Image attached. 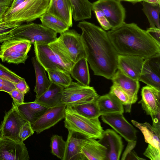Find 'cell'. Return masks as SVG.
I'll list each match as a JSON object with an SVG mask.
<instances>
[{"label":"cell","mask_w":160,"mask_h":160,"mask_svg":"<svg viewBox=\"0 0 160 160\" xmlns=\"http://www.w3.org/2000/svg\"><path fill=\"white\" fill-rule=\"evenodd\" d=\"M50 0H26L15 8L7 10L3 19L7 21L29 22L46 12Z\"/></svg>","instance_id":"obj_5"},{"label":"cell","mask_w":160,"mask_h":160,"mask_svg":"<svg viewBox=\"0 0 160 160\" xmlns=\"http://www.w3.org/2000/svg\"><path fill=\"white\" fill-rule=\"evenodd\" d=\"M106 148L96 139L88 138L82 152L86 160H106Z\"/></svg>","instance_id":"obj_23"},{"label":"cell","mask_w":160,"mask_h":160,"mask_svg":"<svg viewBox=\"0 0 160 160\" xmlns=\"http://www.w3.org/2000/svg\"><path fill=\"white\" fill-rule=\"evenodd\" d=\"M146 31L154 40L160 43V29L156 27H150L147 28Z\"/></svg>","instance_id":"obj_44"},{"label":"cell","mask_w":160,"mask_h":160,"mask_svg":"<svg viewBox=\"0 0 160 160\" xmlns=\"http://www.w3.org/2000/svg\"><path fill=\"white\" fill-rule=\"evenodd\" d=\"M0 77L13 83H17L23 78L0 63Z\"/></svg>","instance_id":"obj_38"},{"label":"cell","mask_w":160,"mask_h":160,"mask_svg":"<svg viewBox=\"0 0 160 160\" xmlns=\"http://www.w3.org/2000/svg\"><path fill=\"white\" fill-rule=\"evenodd\" d=\"M92 10L94 12L99 23L104 30H108L112 29L109 22L102 11L94 7H92Z\"/></svg>","instance_id":"obj_39"},{"label":"cell","mask_w":160,"mask_h":160,"mask_svg":"<svg viewBox=\"0 0 160 160\" xmlns=\"http://www.w3.org/2000/svg\"><path fill=\"white\" fill-rule=\"evenodd\" d=\"M99 96L93 87L72 82L63 88L61 102L66 106H73L94 101Z\"/></svg>","instance_id":"obj_8"},{"label":"cell","mask_w":160,"mask_h":160,"mask_svg":"<svg viewBox=\"0 0 160 160\" xmlns=\"http://www.w3.org/2000/svg\"><path fill=\"white\" fill-rule=\"evenodd\" d=\"M14 0H11L12 1V2Z\"/></svg>","instance_id":"obj_53"},{"label":"cell","mask_w":160,"mask_h":160,"mask_svg":"<svg viewBox=\"0 0 160 160\" xmlns=\"http://www.w3.org/2000/svg\"><path fill=\"white\" fill-rule=\"evenodd\" d=\"M39 18L42 25L57 33H62L68 30L70 28L64 22L46 12Z\"/></svg>","instance_id":"obj_31"},{"label":"cell","mask_w":160,"mask_h":160,"mask_svg":"<svg viewBox=\"0 0 160 160\" xmlns=\"http://www.w3.org/2000/svg\"><path fill=\"white\" fill-rule=\"evenodd\" d=\"M64 123L68 130L83 134L89 138L99 139L104 131L99 118H90L83 116L66 106Z\"/></svg>","instance_id":"obj_4"},{"label":"cell","mask_w":160,"mask_h":160,"mask_svg":"<svg viewBox=\"0 0 160 160\" xmlns=\"http://www.w3.org/2000/svg\"><path fill=\"white\" fill-rule=\"evenodd\" d=\"M128 142V143L127 146L121 158L122 160H125L127 156L133 149L135 146L136 143V140L129 141Z\"/></svg>","instance_id":"obj_45"},{"label":"cell","mask_w":160,"mask_h":160,"mask_svg":"<svg viewBox=\"0 0 160 160\" xmlns=\"http://www.w3.org/2000/svg\"><path fill=\"white\" fill-rule=\"evenodd\" d=\"M26 0H14L12 1L11 5L8 10H11L17 7Z\"/></svg>","instance_id":"obj_47"},{"label":"cell","mask_w":160,"mask_h":160,"mask_svg":"<svg viewBox=\"0 0 160 160\" xmlns=\"http://www.w3.org/2000/svg\"><path fill=\"white\" fill-rule=\"evenodd\" d=\"M118 1H128L130 2H132V3H136L139 2H142L143 1H144V0H117Z\"/></svg>","instance_id":"obj_51"},{"label":"cell","mask_w":160,"mask_h":160,"mask_svg":"<svg viewBox=\"0 0 160 160\" xmlns=\"http://www.w3.org/2000/svg\"><path fill=\"white\" fill-rule=\"evenodd\" d=\"M31 124L27 122L21 127L19 132V137L21 142H23L27 138L34 133Z\"/></svg>","instance_id":"obj_40"},{"label":"cell","mask_w":160,"mask_h":160,"mask_svg":"<svg viewBox=\"0 0 160 160\" xmlns=\"http://www.w3.org/2000/svg\"><path fill=\"white\" fill-rule=\"evenodd\" d=\"M131 122L142 132L145 141L148 146L160 149V130L147 122L140 123L134 120H132Z\"/></svg>","instance_id":"obj_27"},{"label":"cell","mask_w":160,"mask_h":160,"mask_svg":"<svg viewBox=\"0 0 160 160\" xmlns=\"http://www.w3.org/2000/svg\"><path fill=\"white\" fill-rule=\"evenodd\" d=\"M12 90L11 88L0 83V91H4L9 93Z\"/></svg>","instance_id":"obj_49"},{"label":"cell","mask_w":160,"mask_h":160,"mask_svg":"<svg viewBox=\"0 0 160 160\" xmlns=\"http://www.w3.org/2000/svg\"><path fill=\"white\" fill-rule=\"evenodd\" d=\"M15 88L25 95L29 90L30 88L24 78L20 80L17 83H14Z\"/></svg>","instance_id":"obj_43"},{"label":"cell","mask_w":160,"mask_h":160,"mask_svg":"<svg viewBox=\"0 0 160 160\" xmlns=\"http://www.w3.org/2000/svg\"><path fill=\"white\" fill-rule=\"evenodd\" d=\"M144 1L152 3H160V0H144Z\"/></svg>","instance_id":"obj_52"},{"label":"cell","mask_w":160,"mask_h":160,"mask_svg":"<svg viewBox=\"0 0 160 160\" xmlns=\"http://www.w3.org/2000/svg\"><path fill=\"white\" fill-rule=\"evenodd\" d=\"M46 12L63 21L70 27L72 26V9L69 0H50Z\"/></svg>","instance_id":"obj_20"},{"label":"cell","mask_w":160,"mask_h":160,"mask_svg":"<svg viewBox=\"0 0 160 160\" xmlns=\"http://www.w3.org/2000/svg\"><path fill=\"white\" fill-rule=\"evenodd\" d=\"M32 62L36 76V84L34 91L36 93V98H37L47 90L51 82L47 76L45 70L35 57L32 58Z\"/></svg>","instance_id":"obj_26"},{"label":"cell","mask_w":160,"mask_h":160,"mask_svg":"<svg viewBox=\"0 0 160 160\" xmlns=\"http://www.w3.org/2000/svg\"><path fill=\"white\" fill-rule=\"evenodd\" d=\"M12 2L11 0H0V5L10 6Z\"/></svg>","instance_id":"obj_50"},{"label":"cell","mask_w":160,"mask_h":160,"mask_svg":"<svg viewBox=\"0 0 160 160\" xmlns=\"http://www.w3.org/2000/svg\"><path fill=\"white\" fill-rule=\"evenodd\" d=\"M23 142H17L0 135V160H29Z\"/></svg>","instance_id":"obj_13"},{"label":"cell","mask_w":160,"mask_h":160,"mask_svg":"<svg viewBox=\"0 0 160 160\" xmlns=\"http://www.w3.org/2000/svg\"><path fill=\"white\" fill-rule=\"evenodd\" d=\"M107 32L118 55L138 56L145 59L160 54V43L134 23L123 22Z\"/></svg>","instance_id":"obj_2"},{"label":"cell","mask_w":160,"mask_h":160,"mask_svg":"<svg viewBox=\"0 0 160 160\" xmlns=\"http://www.w3.org/2000/svg\"><path fill=\"white\" fill-rule=\"evenodd\" d=\"M97 99L82 104L69 106L83 116L90 118H99L101 114L97 103Z\"/></svg>","instance_id":"obj_32"},{"label":"cell","mask_w":160,"mask_h":160,"mask_svg":"<svg viewBox=\"0 0 160 160\" xmlns=\"http://www.w3.org/2000/svg\"><path fill=\"white\" fill-rule=\"evenodd\" d=\"M48 45L68 62L74 64L80 59L86 58L81 35L73 29L60 34Z\"/></svg>","instance_id":"obj_3"},{"label":"cell","mask_w":160,"mask_h":160,"mask_svg":"<svg viewBox=\"0 0 160 160\" xmlns=\"http://www.w3.org/2000/svg\"><path fill=\"white\" fill-rule=\"evenodd\" d=\"M9 6L7 5H0V18L3 17L8 9Z\"/></svg>","instance_id":"obj_48"},{"label":"cell","mask_w":160,"mask_h":160,"mask_svg":"<svg viewBox=\"0 0 160 160\" xmlns=\"http://www.w3.org/2000/svg\"><path fill=\"white\" fill-rule=\"evenodd\" d=\"M47 72L51 82L65 87L69 85L72 82L70 74L68 72L54 71H48Z\"/></svg>","instance_id":"obj_34"},{"label":"cell","mask_w":160,"mask_h":160,"mask_svg":"<svg viewBox=\"0 0 160 160\" xmlns=\"http://www.w3.org/2000/svg\"><path fill=\"white\" fill-rule=\"evenodd\" d=\"M110 93L115 96L122 102L123 105L125 106L126 112H130L131 99L128 94L121 88L113 84L110 88Z\"/></svg>","instance_id":"obj_36"},{"label":"cell","mask_w":160,"mask_h":160,"mask_svg":"<svg viewBox=\"0 0 160 160\" xmlns=\"http://www.w3.org/2000/svg\"><path fill=\"white\" fill-rule=\"evenodd\" d=\"M98 141L107 149L106 160H119L123 145L121 137L114 131L108 129L104 131Z\"/></svg>","instance_id":"obj_16"},{"label":"cell","mask_w":160,"mask_h":160,"mask_svg":"<svg viewBox=\"0 0 160 160\" xmlns=\"http://www.w3.org/2000/svg\"><path fill=\"white\" fill-rule=\"evenodd\" d=\"M22 22L7 21L0 18V43L12 38L11 32Z\"/></svg>","instance_id":"obj_35"},{"label":"cell","mask_w":160,"mask_h":160,"mask_svg":"<svg viewBox=\"0 0 160 160\" xmlns=\"http://www.w3.org/2000/svg\"><path fill=\"white\" fill-rule=\"evenodd\" d=\"M103 122L111 127L127 142L137 139V131L124 118L122 113H111L101 116Z\"/></svg>","instance_id":"obj_12"},{"label":"cell","mask_w":160,"mask_h":160,"mask_svg":"<svg viewBox=\"0 0 160 160\" xmlns=\"http://www.w3.org/2000/svg\"><path fill=\"white\" fill-rule=\"evenodd\" d=\"M143 154L152 160H160V149L151 146H148Z\"/></svg>","instance_id":"obj_41"},{"label":"cell","mask_w":160,"mask_h":160,"mask_svg":"<svg viewBox=\"0 0 160 160\" xmlns=\"http://www.w3.org/2000/svg\"><path fill=\"white\" fill-rule=\"evenodd\" d=\"M138 80L160 91V54L144 59Z\"/></svg>","instance_id":"obj_14"},{"label":"cell","mask_w":160,"mask_h":160,"mask_svg":"<svg viewBox=\"0 0 160 160\" xmlns=\"http://www.w3.org/2000/svg\"><path fill=\"white\" fill-rule=\"evenodd\" d=\"M142 10L147 16L150 27H156L160 29L159 13L160 3L143 1Z\"/></svg>","instance_id":"obj_30"},{"label":"cell","mask_w":160,"mask_h":160,"mask_svg":"<svg viewBox=\"0 0 160 160\" xmlns=\"http://www.w3.org/2000/svg\"><path fill=\"white\" fill-rule=\"evenodd\" d=\"M27 120L12 102L11 109L6 112L0 124V135L17 142H21L19 132L21 127Z\"/></svg>","instance_id":"obj_9"},{"label":"cell","mask_w":160,"mask_h":160,"mask_svg":"<svg viewBox=\"0 0 160 160\" xmlns=\"http://www.w3.org/2000/svg\"><path fill=\"white\" fill-rule=\"evenodd\" d=\"M70 74L80 84L85 86H89L90 78L86 58H82L73 64Z\"/></svg>","instance_id":"obj_28"},{"label":"cell","mask_w":160,"mask_h":160,"mask_svg":"<svg viewBox=\"0 0 160 160\" xmlns=\"http://www.w3.org/2000/svg\"><path fill=\"white\" fill-rule=\"evenodd\" d=\"M144 60L138 56L118 55L117 68L127 76L138 80Z\"/></svg>","instance_id":"obj_18"},{"label":"cell","mask_w":160,"mask_h":160,"mask_svg":"<svg viewBox=\"0 0 160 160\" xmlns=\"http://www.w3.org/2000/svg\"><path fill=\"white\" fill-rule=\"evenodd\" d=\"M28 57V54L18 52H12L7 54L1 60L3 62L18 64L24 63Z\"/></svg>","instance_id":"obj_37"},{"label":"cell","mask_w":160,"mask_h":160,"mask_svg":"<svg viewBox=\"0 0 160 160\" xmlns=\"http://www.w3.org/2000/svg\"><path fill=\"white\" fill-rule=\"evenodd\" d=\"M68 132L64 160H86L82 149L88 137L78 132Z\"/></svg>","instance_id":"obj_17"},{"label":"cell","mask_w":160,"mask_h":160,"mask_svg":"<svg viewBox=\"0 0 160 160\" xmlns=\"http://www.w3.org/2000/svg\"><path fill=\"white\" fill-rule=\"evenodd\" d=\"M72 9V16L75 21L90 18L92 4L88 0H69Z\"/></svg>","instance_id":"obj_29"},{"label":"cell","mask_w":160,"mask_h":160,"mask_svg":"<svg viewBox=\"0 0 160 160\" xmlns=\"http://www.w3.org/2000/svg\"><path fill=\"white\" fill-rule=\"evenodd\" d=\"M9 94L13 99V102L16 106L20 105L24 102L25 95L17 89L12 90Z\"/></svg>","instance_id":"obj_42"},{"label":"cell","mask_w":160,"mask_h":160,"mask_svg":"<svg viewBox=\"0 0 160 160\" xmlns=\"http://www.w3.org/2000/svg\"><path fill=\"white\" fill-rule=\"evenodd\" d=\"M51 152L61 160H64L65 156L66 142L61 136L53 135L51 138Z\"/></svg>","instance_id":"obj_33"},{"label":"cell","mask_w":160,"mask_h":160,"mask_svg":"<svg viewBox=\"0 0 160 160\" xmlns=\"http://www.w3.org/2000/svg\"><path fill=\"white\" fill-rule=\"evenodd\" d=\"M66 106L61 104L49 108L41 117L31 124L32 128L37 134L54 126L64 118Z\"/></svg>","instance_id":"obj_15"},{"label":"cell","mask_w":160,"mask_h":160,"mask_svg":"<svg viewBox=\"0 0 160 160\" xmlns=\"http://www.w3.org/2000/svg\"><path fill=\"white\" fill-rule=\"evenodd\" d=\"M16 106L21 114L31 124L38 119L49 108L34 101L24 102Z\"/></svg>","instance_id":"obj_25"},{"label":"cell","mask_w":160,"mask_h":160,"mask_svg":"<svg viewBox=\"0 0 160 160\" xmlns=\"http://www.w3.org/2000/svg\"><path fill=\"white\" fill-rule=\"evenodd\" d=\"M63 87L51 82L47 89L34 102L48 108L56 107L61 104Z\"/></svg>","instance_id":"obj_21"},{"label":"cell","mask_w":160,"mask_h":160,"mask_svg":"<svg viewBox=\"0 0 160 160\" xmlns=\"http://www.w3.org/2000/svg\"><path fill=\"white\" fill-rule=\"evenodd\" d=\"M111 79L113 84L121 88L128 94L131 99V104L136 102L140 87L138 80L127 76L119 69H117Z\"/></svg>","instance_id":"obj_19"},{"label":"cell","mask_w":160,"mask_h":160,"mask_svg":"<svg viewBox=\"0 0 160 160\" xmlns=\"http://www.w3.org/2000/svg\"><path fill=\"white\" fill-rule=\"evenodd\" d=\"M92 7L103 12L112 29L121 24L125 18V10L120 1L117 0H98L93 2Z\"/></svg>","instance_id":"obj_10"},{"label":"cell","mask_w":160,"mask_h":160,"mask_svg":"<svg viewBox=\"0 0 160 160\" xmlns=\"http://www.w3.org/2000/svg\"><path fill=\"white\" fill-rule=\"evenodd\" d=\"M32 44L30 41L23 39L11 38L5 41L0 46V58L2 60L12 52H18L28 54Z\"/></svg>","instance_id":"obj_24"},{"label":"cell","mask_w":160,"mask_h":160,"mask_svg":"<svg viewBox=\"0 0 160 160\" xmlns=\"http://www.w3.org/2000/svg\"><path fill=\"white\" fill-rule=\"evenodd\" d=\"M0 83L11 88L13 90L16 89L13 83L1 77H0Z\"/></svg>","instance_id":"obj_46"},{"label":"cell","mask_w":160,"mask_h":160,"mask_svg":"<svg viewBox=\"0 0 160 160\" xmlns=\"http://www.w3.org/2000/svg\"><path fill=\"white\" fill-rule=\"evenodd\" d=\"M57 33L42 24L32 22L21 24L11 32L12 38L27 39L33 44H49L57 39Z\"/></svg>","instance_id":"obj_6"},{"label":"cell","mask_w":160,"mask_h":160,"mask_svg":"<svg viewBox=\"0 0 160 160\" xmlns=\"http://www.w3.org/2000/svg\"><path fill=\"white\" fill-rule=\"evenodd\" d=\"M35 57L46 71L64 72L70 74L73 64L70 63L50 47L48 44H33Z\"/></svg>","instance_id":"obj_7"},{"label":"cell","mask_w":160,"mask_h":160,"mask_svg":"<svg viewBox=\"0 0 160 160\" xmlns=\"http://www.w3.org/2000/svg\"><path fill=\"white\" fill-rule=\"evenodd\" d=\"M97 102L101 116L111 113H123L124 112L123 105L121 101L110 92L99 96Z\"/></svg>","instance_id":"obj_22"},{"label":"cell","mask_w":160,"mask_h":160,"mask_svg":"<svg viewBox=\"0 0 160 160\" xmlns=\"http://www.w3.org/2000/svg\"><path fill=\"white\" fill-rule=\"evenodd\" d=\"M81 35L86 59L95 75L111 79L117 70L118 54L107 32L94 24L80 22Z\"/></svg>","instance_id":"obj_1"},{"label":"cell","mask_w":160,"mask_h":160,"mask_svg":"<svg viewBox=\"0 0 160 160\" xmlns=\"http://www.w3.org/2000/svg\"><path fill=\"white\" fill-rule=\"evenodd\" d=\"M141 104L145 113L151 116L152 122L160 121V91L151 86L143 87L141 91Z\"/></svg>","instance_id":"obj_11"}]
</instances>
